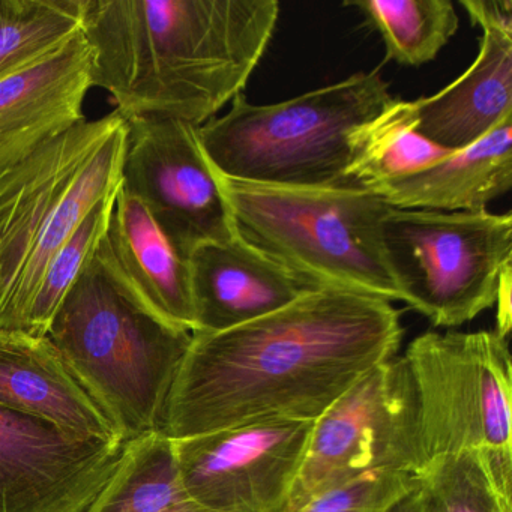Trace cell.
Segmentation results:
<instances>
[{
	"mask_svg": "<svg viewBox=\"0 0 512 512\" xmlns=\"http://www.w3.org/2000/svg\"><path fill=\"white\" fill-rule=\"evenodd\" d=\"M221 178L236 233L319 287L401 301L380 226L391 206L358 187L281 188Z\"/></svg>",
	"mask_w": 512,
	"mask_h": 512,
	"instance_id": "6",
	"label": "cell"
},
{
	"mask_svg": "<svg viewBox=\"0 0 512 512\" xmlns=\"http://www.w3.org/2000/svg\"><path fill=\"white\" fill-rule=\"evenodd\" d=\"M511 292L512 266L503 272L502 278H500L499 289H497L496 302H494V305H497V326L494 331L503 338H508L509 331H511Z\"/></svg>",
	"mask_w": 512,
	"mask_h": 512,
	"instance_id": "27",
	"label": "cell"
},
{
	"mask_svg": "<svg viewBox=\"0 0 512 512\" xmlns=\"http://www.w3.org/2000/svg\"><path fill=\"white\" fill-rule=\"evenodd\" d=\"M127 139L115 110L0 173V331L25 334L53 257L101 200L118 196Z\"/></svg>",
	"mask_w": 512,
	"mask_h": 512,
	"instance_id": "4",
	"label": "cell"
},
{
	"mask_svg": "<svg viewBox=\"0 0 512 512\" xmlns=\"http://www.w3.org/2000/svg\"><path fill=\"white\" fill-rule=\"evenodd\" d=\"M401 338L392 302L338 287L227 331L194 332L161 433L184 439L262 419L316 421L365 373L394 359Z\"/></svg>",
	"mask_w": 512,
	"mask_h": 512,
	"instance_id": "1",
	"label": "cell"
},
{
	"mask_svg": "<svg viewBox=\"0 0 512 512\" xmlns=\"http://www.w3.org/2000/svg\"><path fill=\"white\" fill-rule=\"evenodd\" d=\"M115 200L116 196L101 200L53 257L32 302L25 334L46 337L56 311L106 236Z\"/></svg>",
	"mask_w": 512,
	"mask_h": 512,
	"instance_id": "24",
	"label": "cell"
},
{
	"mask_svg": "<svg viewBox=\"0 0 512 512\" xmlns=\"http://www.w3.org/2000/svg\"><path fill=\"white\" fill-rule=\"evenodd\" d=\"M0 407L83 439L125 443L115 422L47 337L0 331Z\"/></svg>",
	"mask_w": 512,
	"mask_h": 512,
	"instance_id": "15",
	"label": "cell"
},
{
	"mask_svg": "<svg viewBox=\"0 0 512 512\" xmlns=\"http://www.w3.org/2000/svg\"><path fill=\"white\" fill-rule=\"evenodd\" d=\"M313 425L262 419L172 439L185 490L208 512H284Z\"/></svg>",
	"mask_w": 512,
	"mask_h": 512,
	"instance_id": "11",
	"label": "cell"
},
{
	"mask_svg": "<svg viewBox=\"0 0 512 512\" xmlns=\"http://www.w3.org/2000/svg\"><path fill=\"white\" fill-rule=\"evenodd\" d=\"M415 484L410 473L374 470L322 491L299 512H388Z\"/></svg>",
	"mask_w": 512,
	"mask_h": 512,
	"instance_id": "25",
	"label": "cell"
},
{
	"mask_svg": "<svg viewBox=\"0 0 512 512\" xmlns=\"http://www.w3.org/2000/svg\"><path fill=\"white\" fill-rule=\"evenodd\" d=\"M106 410L124 442L163 430L193 332L158 316L119 268L104 236L46 335Z\"/></svg>",
	"mask_w": 512,
	"mask_h": 512,
	"instance_id": "3",
	"label": "cell"
},
{
	"mask_svg": "<svg viewBox=\"0 0 512 512\" xmlns=\"http://www.w3.org/2000/svg\"><path fill=\"white\" fill-rule=\"evenodd\" d=\"M401 358L415 394L424 466L469 449L512 451L508 338L496 331H430L416 337Z\"/></svg>",
	"mask_w": 512,
	"mask_h": 512,
	"instance_id": "8",
	"label": "cell"
},
{
	"mask_svg": "<svg viewBox=\"0 0 512 512\" xmlns=\"http://www.w3.org/2000/svg\"><path fill=\"white\" fill-rule=\"evenodd\" d=\"M122 190L145 205L179 256L238 236L221 178L197 127L178 119H128Z\"/></svg>",
	"mask_w": 512,
	"mask_h": 512,
	"instance_id": "10",
	"label": "cell"
},
{
	"mask_svg": "<svg viewBox=\"0 0 512 512\" xmlns=\"http://www.w3.org/2000/svg\"><path fill=\"white\" fill-rule=\"evenodd\" d=\"M388 512H418V505H416L415 496L412 493L404 496L403 499L398 500L395 505L388 509Z\"/></svg>",
	"mask_w": 512,
	"mask_h": 512,
	"instance_id": "28",
	"label": "cell"
},
{
	"mask_svg": "<svg viewBox=\"0 0 512 512\" xmlns=\"http://www.w3.org/2000/svg\"><path fill=\"white\" fill-rule=\"evenodd\" d=\"M82 31V0H0V79L61 49Z\"/></svg>",
	"mask_w": 512,
	"mask_h": 512,
	"instance_id": "23",
	"label": "cell"
},
{
	"mask_svg": "<svg viewBox=\"0 0 512 512\" xmlns=\"http://www.w3.org/2000/svg\"><path fill=\"white\" fill-rule=\"evenodd\" d=\"M473 25L481 29H502L512 32L511 0H461Z\"/></svg>",
	"mask_w": 512,
	"mask_h": 512,
	"instance_id": "26",
	"label": "cell"
},
{
	"mask_svg": "<svg viewBox=\"0 0 512 512\" xmlns=\"http://www.w3.org/2000/svg\"><path fill=\"white\" fill-rule=\"evenodd\" d=\"M418 512H512V451L479 448L431 458L416 475Z\"/></svg>",
	"mask_w": 512,
	"mask_h": 512,
	"instance_id": "19",
	"label": "cell"
},
{
	"mask_svg": "<svg viewBox=\"0 0 512 512\" xmlns=\"http://www.w3.org/2000/svg\"><path fill=\"white\" fill-rule=\"evenodd\" d=\"M188 265L196 314L194 332L203 334L253 322L320 289L239 236L203 245L191 254Z\"/></svg>",
	"mask_w": 512,
	"mask_h": 512,
	"instance_id": "14",
	"label": "cell"
},
{
	"mask_svg": "<svg viewBox=\"0 0 512 512\" xmlns=\"http://www.w3.org/2000/svg\"><path fill=\"white\" fill-rule=\"evenodd\" d=\"M92 62L80 31L43 61L0 79V173L86 121Z\"/></svg>",
	"mask_w": 512,
	"mask_h": 512,
	"instance_id": "13",
	"label": "cell"
},
{
	"mask_svg": "<svg viewBox=\"0 0 512 512\" xmlns=\"http://www.w3.org/2000/svg\"><path fill=\"white\" fill-rule=\"evenodd\" d=\"M383 254L401 301L437 328H457L496 302L512 266V215L389 208Z\"/></svg>",
	"mask_w": 512,
	"mask_h": 512,
	"instance_id": "7",
	"label": "cell"
},
{
	"mask_svg": "<svg viewBox=\"0 0 512 512\" xmlns=\"http://www.w3.org/2000/svg\"><path fill=\"white\" fill-rule=\"evenodd\" d=\"M278 16L277 0H82L92 88L127 121L200 127L242 94Z\"/></svg>",
	"mask_w": 512,
	"mask_h": 512,
	"instance_id": "2",
	"label": "cell"
},
{
	"mask_svg": "<svg viewBox=\"0 0 512 512\" xmlns=\"http://www.w3.org/2000/svg\"><path fill=\"white\" fill-rule=\"evenodd\" d=\"M85 512H208L185 490L173 440L161 431L125 443L110 481Z\"/></svg>",
	"mask_w": 512,
	"mask_h": 512,
	"instance_id": "20",
	"label": "cell"
},
{
	"mask_svg": "<svg viewBox=\"0 0 512 512\" xmlns=\"http://www.w3.org/2000/svg\"><path fill=\"white\" fill-rule=\"evenodd\" d=\"M385 43L386 59L421 67L436 58L458 31L451 0H349Z\"/></svg>",
	"mask_w": 512,
	"mask_h": 512,
	"instance_id": "22",
	"label": "cell"
},
{
	"mask_svg": "<svg viewBox=\"0 0 512 512\" xmlns=\"http://www.w3.org/2000/svg\"><path fill=\"white\" fill-rule=\"evenodd\" d=\"M512 187V118L463 151L433 166L382 185L377 194L398 209L440 212L485 211Z\"/></svg>",
	"mask_w": 512,
	"mask_h": 512,
	"instance_id": "17",
	"label": "cell"
},
{
	"mask_svg": "<svg viewBox=\"0 0 512 512\" xmlns=\"http://www.w3.org/2000/svg\"><path fill=\"white\" fill-rule=\"evenodd\" d=\"M415 394L403 358L377 365L314 421L307 452L284 512L374 470L422 469Z\"/></svg>",
	"mask_w": 512,
	"mask_h": 512,
	"instance_id": "9",
	"label": "cell"
},
{
	"mask_svg": "<svg viewBox=\"0 0 512 512\" xmlns=\"http://www.w3.org/2000/svg\"><path fill=\"white\" fill-rule=\"evenodd\" d=\"M113 256L146 304L167 322L196 331L190 265L142 202L119 191L106 233Z\"/></svg>",
	"mask_w": 512,
	"mask_h": 512,
	"instance_id": "18",
	"label": "cell"
},
{
	"mask_svg": "<svg viewBox=\"0 0 512 512\" xmlns=\"http://www.w3.org/2000/svg\"><path fill=\"white\" fill-rule=\"evenodd\" d=\"M412 107L419 136L449 152L469 148L512 118V32L482 29L469 70Z\"/></svg>",
	"mask_w": 512,
	"mask_h": 512,
	"instance_id": "16",
	"label": "cell"
},
{
	"mask_svg": "<svg viewBox=\"0 0 512 512\" xmlns=\"http://www.w3.org/2000/svg\"><path fill=\"white\" fill-rule=\"evenodd\" d=\"M377 71L358 73L283 103L256 106L244 95L197 127L218 175L281 188L352 187V136L391 103Z\"/></svg>",
	"mask_w": 512,
	"mask_h": 512,
	"instance_id": "5",
	"label": "cell"
},
{
	"mask_svg": "<svg viewBox=\"0 0 512 512\" xmlns=\"http://www.w3.org/2000/svg\"><path fill=\"white\" fill-rule=\"evenodd\" d=\"M124 448L0 407V512H85Z\"/></svg>",
	"mask_w": 512,
	"mask_h": 512,
	"instance_id": "12",
	"label": "cell"
},
{
	"mask_svg": "<svg viewBox=\"0 0 512 512\" xmlns=\"http://www.w3.org/2000/svg\"><path fill=\"white\" fill-rule=\"evenodd\" d=\"M449 154L419 136L412 101L392 98L383 112L353 133L347 179L352 187L373 191Z\"/></svg>",
	"mask_w": 512,
	"mask_h": 512,
	"instance_id": "21",
	"label": "cell"
}]
</instances>
